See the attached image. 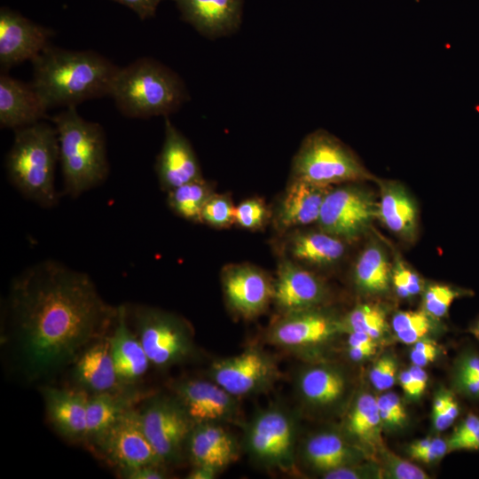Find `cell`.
I'll use <instances>...</instances> for the list:
<instances>
[{
  "label": "cell",
  "mask_w": 479,
  "mask_h": 479,
  "mask_svg": "<svg viewBox=\"0 0 479 479\" xmlns=\"http://www.w3.org/2000/svg\"><path fill=\"white\" fill-rule=\"evenodd\" d=\"M3 306L1 348L11 369L32 384L70 366L89 344L110 333L118 312L87 273L55 260L14 277Z\"/></svg>",
  "instance_id": "6da1fadb"
},
{
  "label": "cell",
  "mask_w": 479,
  "mask_h": 479,
  "mask_svg": "<svg viewBox=\"0 0 479 479\" xmlns=\"http://www.w3.org/2000/svg\"><path fill=\"white\" fill-rule=\"evenodd\" d=\"M32 64V81L46 106L69 107L109 96L119 67L97 51L50 44Z\"/></svg>",
  "instance_id": "7a4b0ae2"
},
{
  "label": "cell",
  "mask_w": 479,
  "mask_h": 479,
  "mask_svg": "<svg viewBox=\"0 0 479 479\" xmlns=\"http://www.w3.org/2000/svg\"><path fill=\"white\" fill-rule=\"evenodd\" d=\"M51 121L57 130L63 192L75 199L108 177L106 133L99 123L82 118L76 106L66 107Z\"/></svg>",
  "instance_id": "3957f363"
},
{
  "label": "cell",
  "mask_w": 479,
  "mask_h": 479,
  "mask_svg": "<svg viewBox=\"0 0 479 479\" xmlns=\"http://www.w3.org/2000/svg\"><path fill=\"white\" fill-rule=\"evenodd\" d=\"M58 163V136L52 123L41 121L14 130L5 170L9 182L26 199L46 208L59 203L60 195L55 186Z\"/></svg>",
  "instance_id": "277c9868"
},
{
  "label": "cell",
  "mask_w": 479,
  "mask_h": 479,
  "mask_svg": "<svg viewBox=\"0 0 479 479\" xmlns=\"http://www.w3.org/2000/svg\"><path fill=\"white\" fill-rule=\"evenodd\" d=\"M109 97L122 115L137 119L169 116L189 99L180 76L148 57L119 68Z\"/></svg>",
  "instance_id": "5b68a950"
},
{
  "label": "cell",
  "mask_w": 479,
  "mask_h": 479,
  "mask_svg": "<svg viewBox=\"0 0 479 479\" xmlns=\"http://www.w3.org/2000/svg\"><path fill=\"white\" fill-rule=\"evenodd\" d=\"M126 305L130 325L151 365L166 370L198 355L192 327L185 318L148 305Z\"/></svg>",
  "instance_id": "8992f818"
},
{
  "label": "cell",
  "mask_w": 479,
  "mask_h": 479,
  "mask_svg": "<svg viewBox=\"0 0 479 479\" xmlns=\"http://www.w3.org/2000/svg\"><path fill=\"white\" fill-rule=\"evenodd\" d=\"M296 420L289 409L271 404L244 425L243 448L255 464L290 474L295 469Z\"/></svg>",
  "instance_id": "52a82bcc"
},
{
  "label": "cell",
  "mask_w": 479,
  "mask_h": 479,
  "mask_svg": "<svg viewBox=\"0 0 479 479\" xmlns=\"http://www.w3.org/2000/svg\"><path fill=\"white\" fill-rule=\"evenodd\" d=\"M293 171L294 177L330 186L371 177L354 153L326 130L305 137L294 156Z\"/></svg>",
  "instance_id": "ba28073f"
},
{
  "label": "cell",
  "mask_w": 479,
  "mask_h": 479,
  "mask_svg": "<svg viewBox=\"0 0 479 479\" xmlns=\"http://www.w3.org/2000/svg\"><path fill=\"white\" fill-rule=\"evenodd\" d=\"M138 413L143 430L163 463L180 464L194 423L177 397L172 393H153L141 402Z\"/></svg>",
  "instance_id": "9c48e42d"
},
{
  "label": "cell",
  "mask_w": 479,
  "mask_h": 479,
  "mask_svg": "<svg viewBox=\"0 0 479 479\" xmlns=\"http://www.w3.org/2000/svg\"><path fill=\"white\" fill-rule=\"evenodd\" d=\"M208 377L236 397L265 393L281 377L277 360L259 346L251 345L237 355L216 359Z\"/></svg>",
  "instance_id": "30bf717a"
},
{
  "label": "cell",
  "mask_w": 479,
  "mask_h": 479,
  "mask_svg": "<svg viewBox=\"0 0 479 479\" xmlns=\"http://www.w3.org/2000/svg\"><path fill=\"white\" fill-rule=\"evenodd\" d=\"M90 447L118 471L166 466L147 439L137 407L119 418Z\"/></svg>",
  "instance_id": "8fae6325"
},
{
  "label": "cell",
  "mask_w": 479,
  "mask_h": 479,
  "mask_svg": "<svg viewBox=\"0 0 479 479\" xmlns=\"http://www.w3.org/2000/svg\"><path fill=\"white\" fill-rule=\"evenodd\" d=\"M169 389L194 425L206 422L243 425L239 397L210 379H178L169 384Z\"/></svg>",
  "instance_id": "7c38bea8"
},
{
  "label": "cell",
  "mask_w": 479,
  "mask_h": 479,
  "mask_svg": "<svg viewBox=\"0 0 479 479\" xmlns=\"http://www.w3.org/2000/svg\"><path fill=\"white\" fill-rule=\"evenodd\" d=\"M378 218V202L368 191L348 185L331 189L323 202L318 224L323 232L352 240Z\"/></svg>",
  "instance_id": "4fadbf2b"
},
{
  "label": "cell",
  "mask_w": 479,
  "mask_h": 479,
  "mask_svg": "<svg viewBox=\"0 0 479 479\" xmlns=\"http://www.w3.org/2000/svg\"><path fill=\"white\" fill-rule=\"evenodd\" d=\"M343 330L342 321L315 308L282 314L266 332V342L287 352L326 342Z\"/></svg>",
  "instance_id": "5bb4252c"
},
{
  "label": "cell",
  "mask_w": 479,
  "mask_h": 479,
  "mask_svg": "<svg viewBox=\"0 0 479 479\" xmlns=\"http://www.w3.org/2000/svg\"><path fill=\"white\" fill-rule=\"evenodd\" d=\"M53 31L6 7L0 11V67L8 72L32 61L51 44Z\"/></svg>",
  "instance_id": "9a60e30c"
},
{
  "label": "cell",
  "mask_w": 479,
  "mask_h": 479,
  "mask_svg": "<svg viewBox=\"0 0 479 479\" xmlns=\"http://www.w3.org/2000/svg\"><path fill=\"white\" fill-rule=\"evenodd\" d=\"M222 283L228 305L246 319L262 313L273 298V284L253 266L235 265L226 269Z\"/></svg>",
  "instance_id": "2e32d148"
},
{
  "label": "cell",
  "mask_w": 479,
  "mask_h": 479,
  "mask_svg": "<svg viewBox=\"0 0 479 479\" xmlns=\"http://www.w3.org/2000/svg\"><path fill=\"white\" fill-rule=\"evenodd\" d=\"M47 418L54 430L72 443H85L90 395L72 388L42 384L39 387Z\"/></svg>",
  "instance_id": "e0dca14e"
},
{
  "label": "cell",
  "mask_w": 479,
  "mask_h": 479,
  "mask_svg": "<svg viewBox=\"0 0 479 479\" xmlns=\"http://www.w3.org/2000/svg\"><path fill=\"white\" fill-rule=\"evenodd\" d=\"M69 367L73 388L89 395L124 386L114 368L108 334L89 344Z\"/></svg>",
  "instance_id": "ac0fdd59"
},
{
  "label": "cell",
  "mask_w": 479,
  "mask_h": 479,
  "mask_svg": "<svg viewBox=\"0 0 479 479\" xmlns=\"http://www.w3.org/2000/svg\"><path fill=\"white\" fill-rule=\"evenodd\" d=\"M240 444L224 424L206 422L192 428L185 454L192 466H207L220 473L240 458Z\"/></svg>",
  "instance_id": "d6986e66"
},
{
  "label": "cell",
  "mask_w": 479,
  "mask_h": 479,
  "mask_svg": "<svg viewBox=\"0 0 479 479\" xmlns=\"http://www.w3.org/2000/svg\"><path fill=\"white\" fill-rule=\"evenodd\" d=\"M165 137L155 169L162 188L169 191L201 178L196 155L185 136L164 117Z\"/></svg>",
  "instance_id": "ffe728a7"
},
{
  "label": "cell",
  "mask_w": 479,
  "mask_h": 479,
  "mask_svg": "<svg viewBox=\"0 0 479 479\" xmlns=\"http://www.w3.org/2000/svg\"><path fill=\"white\" fill-rule=\"evenodd\" d=\"M49 108L31 82L0 75V126L13 130L47 118Z\"/></svg>",
  "instance_id": "44dd1931"
},
{
  "label": "cell",
  "mask_w": 479,
  "mask_h": 479,
  "mask_svg": "<svg viewBox=\"0 0 479 479\" xmlns=\"http://www.w3.org/2000/svg\"><path fill=\"white\" fill-rule=\"evenodd\" d=\"M108 338L120 381L124 385H138L151 364L129 323L126 303L118 306L116 319Z\"/></svg>",
  "instance_id": "7402d4cb"
},
{
  "label": "cell",
  "mask_w": 479,
  "mask_h": 479,
  "mask_svg": "<svg viewBox=\"0 0 479 479\" xmlns=\"http://www.w3.org/2000/svg\"><path fill=\"white\" fill-rule=\"evenodd\" d=\"M182 19L202 35L215 39L235 32L241 21L243 0H173Z\"/></svg>",
  "instance_id": "603a6c76"
},
{
  "label": "cell",
  "mask_w": 479,
  "mask_h": 479,
  "mask_svg": "<svg viewBox=\"0 0 479 479\" xmlns=\"http://www.w3.org/2000/svg\"><path fill=\"white\" fill-rule=\"evenodd\" d=\"M149 395L148 390L138 385H124L112 391L90 395L85 444H93L119 418Z\"/></svg>",
  "instance_id": "cb8c5ba5"
},
{
  "label": "cell",
  "mask_w": 479,
  "mask_h": 479,
  "mask_svg": "<svg viewBox=\"0 0 479 479\" xmlns=\"http://www.w3.org/2000/svg\"><path fill=\"white\" fill-rule=\"evenodd\" d=\"M324 296V287L312 273L290 262L280 264L272 301L282 314L313 309Z\"/></svg>",
  "instance_id": "d4e9b609"
},
{
  "label": "cell",
  "mask_w": 479,
  "mask_h": 479,
  "mask_svg": "<svg viewBox=\"0 0 479 479\" xmlns=\"http://www.w3.org/2000/svg\"><path fill=\"white\" fill-rule=\"evenodd\" d=\"M331 189L330 185L294 177L280 204L279 224L291 228L318 221L325 198Z\"/></svg>",
  "instance_id": "484cf974"
},
{
  "label": "cell",
  "mask_w": 479,
  "mask_h": 479,
  "mask_svg": "<svg viewBox=\"0 0 479 479\" xmlns=\"http://www.w3.org/2000/svg\"><path fill=\"white\" fill-rule=\"evenodd\" d=\"M360 454L357 448L333 431L310 436L302 448L303 460L323 475L355 464Z\"/></svg>",
  "instance_id": "4316f807"
},
{
  "label": "cell",
  "mask_w": 479,
  "mask_h": 479,
  "mask_svg": "<svg viewBox=\"0 0 479 479\" xmlns=\"http://www.w3.org/2000/svg\"><path fill=\"white\" fill-rule=\"evenodd\" d=\"M296 388L304 403L316 407H326L342 399L346 391L347 381L335 367L316 365L300 372Z\"/></svg>",
  "instance_id": "83f0119b"
},
{
  "label": "cell",
  "mask_w": 479,
  "mask_h": 479,
  "mask_svg": "<svg viewBox=\"0 0 479 479\" xmlns=\"http://www.w3.org/2000/svg\"><path fill=\"white\" fill-rule=\"evenodd\" d=\"M378 218L390 231L406 240L413 238L417 208L404 187L397 182H381Z\"/></svg>",
  "instance_id": "f1b7e54d"
},
{
  "label": "cell",
  "mask_w": 479,
  "mask_h": 479,
  "mask_svg": "<svg viewBox=\"0 0 479 479\" xmlns=\"http://www.w3.org/2000/svg\"><path fill=\"white\" fill-rule=\"evenodd\" d=\"M291 252L299 260L312 264L327 265L342 256L344 245L338 237L325 232L304 233L293 239Z\"/></svg>",
  "instance_id": "f546056e"
},
{
  "label": "cell",
  "mask_w": 479,
  "mask_h": 479,
  "mask_svg": "<svg viewBox=\"0 0 479 479\" xmlns=\"http://www.w3.org/2000/svg\"><path fill=\"white\" fill-rule=\"evenodd\" d=\"M391 277V267L382 249L377 245L367 247L356 264L357 286L370 293H381L388 289Z\"/></svg>",
  "instance_id": "4dcf8cb0"
},
{
  "label": "cell",
  "mask_w": 479,
  "mask_h": 479,
  "mask_svg": "<svg viewBox=\"0 0 479 479\" xmlns=\"http://www.w3.org/2000/svg\"><path fill=\"white\" fill-rule=\"evenodd\" d=\"M381 421L376 398L370 394H362L348 415L346 429L358 441L375 444L379 441Z\"/></svg>",
  "instance_id": "1f68e13d"
},
{
  "label": "cell",
  "mask_w": 479,
  "mask_h": 479,
  "mask_svg": "<svg viewBox=\"0 0 479 479\" xmlns=\"http://www.w3.org/2000/svg\"><path fill=\"white\" fill-rule=\"evenodd\" d=\"M209 197L208 185L200 178L169 190L168 202L173 211L183 218L199 221Z\"/></svg>",
  "instance_id": "d6a6232c"
},
{
  "label": "cell",
  "mask_w": 479,
  "mask_h": 479,
  "mask_svg": "<svg viewBox=\"0 0 479 479\" xmlns=\"http://www.w3.org/2000/svg\"><path fill=\"white\" fill-rule=\"evenodd\" d=\"M343 330L364 333L377 339L383 334L387 323L383 310L375 305L357 306L342 321Z\"/></svg>",
  "instance_id": "836d02e7"
},
{
  "label": "cell",
  "mask_w": 479,
  "mask_h": 479,
  "mask_svg": "<svg viewBox=\"0 0 479 479\" xmlns=\"http://www.w3.org/2000/svg\"><path fill=\"white\" fill-rule=\"evenodd\" d=\"M392 327L398 339L406 344L415 343L430 330L428 316L424 311H399L393 317Z\"/></svg>",
  "instance_id": "e575fe53"
},
{
  "label": "cell",
  "mask_w": 479,
  "mask_h": 479,
  "mask_svg": "<svg viewBox=\"0 0 479 479\" xmlns=\"http://www.w3.org/2000/svg\"><path fill=\"white\" fill-rule=\"evenodd\" d=\"M459 296L457 290L446 285H432L424 295V306L430 315L441 318L444 316L452 302Z\"/></svg>",
  "instance_id": "d590c367"
},
{
  "label": "cell",
  "mask_w": 479,
  "mask_h": 479,
  "mask_svg": "<svg viewBox=\"0 0 479 479\" xmlns=\"http://www.w3.org/2000/svg\"><path fill=\"white\" fill-rule=\"evenodd\" d=\"M234 209L226 198L210 195L203 207L201 220L211 225L224 226L234 220Z\"/></svg>",
  "instance_id": "8d00e7d4"
},
{
  "label": "cell",
  "mask_w": 479,
  "mask_h": 479,
  "mask_svg": "<svg viewBox=\"0 0 479 479\" xmlns=\"http://www.w3.org/2000/svg\"><path fill=\"white\" fill-rule=\"evenodd\" d=\"M391 279L396 292L403 298L417 294L421 290L419 276L400 261L397 262L392 271Z\"/></svg>",
  "instance_id": "74e56055"
},
{
  "label": "cell",
  "mask_w": 479,
  "mask_h": 479,
  "mask_svg": "<svg viewBox=\"0 0 479 479\" xmlns=\"http://www.w3.org/2000/svg\"><path fill=\"white\" fill-rule=\"evenodd\" d=\"M382 475L397 479H427L428 475L419 467L402 459L394 453L387 452Z\"/></svg>",
  "instance_id": "f35d334b"
},
{
  "label": "cell",
  "mask_w": 479,
  "mask_h": 479,
  "mask_svg": "<svg viewBox=\"0 0 479 479\" xmlns=\"http://www.w3.org/2000/svg\"><path fill=\"white\" fill-rule=\"evenodd\" d=\"M266 217V208L258 200H248L234 209V221L244 228L260 226Z\"/></svg>",
  "instance_id": "ab89813d"
},
{
  "label": "cell",
  "mask_w": 479,
  "mask_h": 479,
  "mask_svg": "<svg viewBox=\"0 0 479 479\" xmlns=\"http://www.w3.org/2000/svg\"><path fill=\"white\" fill-rule=\"evenodd\" d=\"M397 365L396 360L390 356L379 358L370 372V380L379 390L391 388L396 381Z\"/></svg>",
  "instance_id": "60d3db41"
},
{
  "label": "cell",
  "mask_w": 479,
  "mask_h": 479,
  "mask_svg": "<svg viewBox=\"0 0 479 479\" xmlns=\"http://www.w3.org/2000/svg\"><path fill=\"white\" fill-rule=\"evenodd\" d=\"M382 471L375 465L351 464L323 475L326 479L381 478Z\"/></svg>",
  "instance_id": "b9f144b4"
},
{
  "label": "cell",
  "mask_w": 479,
  "mask_h": 479,
  "mask_svg": "<svg viewBox=\"0 0 479 479\" xmlns=\"http://www.w3.org/2000/svg\"><path fill=\"white\" fill-rule=\"evenodd\" d=\"M166 467V466L160 465H144L120 470L118 475L124 479H165L169 477L165 470Z\"/></svg>",
  "instance_id": "7bdbcfd3"
},
{
  "label": "cell",
  "mask_w": 479,
  "mask_h": 479,
  "mask_svg": "<svg viewBox=\"0 0 479 479\" xmlns=\"http://www.w3.org/2000/svg\"><path fill=\"white\" fill-rule=\"evenodd\" d=\"M447 450V442H445L442 438L437 437L432 439L431 444L428 448L411 453V456L414 459L429 463L441 459L445 454Z\"/></svg>",
  "instance_id": "ee69618b"
},
{
  "label": "cell",
  "mask_w": 479,
  "mask_h": 479,
  "mask_svg": "<svg viewBox=\"0 0 479 479\" xmlns=\"http://www.w3.org/2000/svg\"><path fill=\"white\" fill-rule=\"evenodd\" d=\"M134 11L140 19L153 17L161 0H114Z\"/></svg>",
  "instance_id": "f6af8a7d"
},
{
  "label": "cell",
  "mask_w": 479,
  "mask_h": 479,
  "mask_svg": "<svg viewBox=\"0 0 479 479\" xmlns=\"http://www.w3.org/2000/svg\"><path fill=\"white\" fill-rule=\"evenodd\" d=\"M376 399L391 412L398 421L399 426L403 425L406 420V412L397 395L389 392L380 396Z\"/></svg>",
  "instance_id": "bcb514c9"
},
{
  "label": "cell",
  "mask_w": 479,
  "mask_h": 479,
  "mask_svg": "<svg viewBox=\"0 0 479 479\" xmlns=\"http://www.w3.org/2000/svg\"><path fill=\"white\" fill-rule=\"evenodd\" d=\"M479 428V418L475 414H469L462 423L455 429L447 443L465 438Z\"/></svg>",
  "instance_id": "7dc6e473"
},
{
  "label": "cell",
  "mask_w": 479,
  "mask_h": 479,
  "mask_svg": "<svg viewBox=\"0 0 479 479\" xmlns=\"http://www.w3.org/2000/svg\"><path fill=\"white\" fill-rule=\"evenodd\" d=\"M447 444L449 451L479 450V428L472 435Z\"/></svg>",
  "instance_id": "c3c4849f"
},
{
  "label": "cell",
  "mask_w": 479,
  "mask_h": 479,
  "mask_svg": "<svg viewBox=\"0 0 479 479\" xmlns=\"http://www.w3.org/2000/svg\"><path fill=\"white\" fill-rule=\"evenodd\" d=\"M437 350H420L412 348L410 357L413 365L424 367L435 361Z\"/></svg>",
  "instance_id": "681fc988"
},
{
  "label": "cell",
  "mask_w": 479,
  "mask_h": 479,
  "mask_svg": "<svg viewBox=\"0 0 479 479\" xmlns=\"http://www.w3.org/2000/svg\"><path fill=\"white\" fill-rule=\"evenodd\" d=\"M459 374L479 380V357L469 356L464 358L460 363Z\"/></svg>",
  "instance_id": "f907efd6"
},
{
  "label": "cell",
  "mask_w": 479,
  "mask_h": 479,
  "mask_svg": "<svg viewBox=\"0 0 479 479\" xmlns=\"http://www.w3.org/2000/svg\"><path fill=\"white\" fill-rule=\"evenodd\" d=\"M409 371L415 385L416 395L420 397L427 387L428 373L423 370V367L415 365H412Z\"/></svg>",
  "instance_id": "816d5d0a"
},
{
  "label": "cell",
  "mask_w": 479,
  "mask_h": 479,
  "mask_svg": "<svg viewBox=\"0 0 479 479\" xmlns=\"http://www.w3.org/2000/svg\"><path fill=\"white\" fill-rule=\"evenodd\" d=\"M349 347L373 348L376 347L375 339L370 335L359 333L349 332L348 339Z\"/></svg>",
  "instance_id": "f5cc1de1"
},
{
  "label": "cell",
  "mask_w": 479,
  "mask_h": 479,
  "mask_svg": "<svg viewBox=\"0 0 479 479\" xmlns=\"http://www.w3.org/2000/svg\"><path fill=\"white\" fill-rule=\"evenodd\" d=\"M220 472L213 467L207 466H192L188 473V479H214L218 476Z\"/></svg>",
  "instance_id": "db71d44e"
},
{
  "label": "cell",
  "mask_w": 479,
  "mask_h": 479,
  "mask_svg": "<svg viewBox=\"0 0 479 479\" xmlns=\"http://www.w3.org/2000/svg\"><path fill=\"white\" fill-rule=\"evenodd\" d=\"M399 383L407 395L417 397L415 385L409 370L401 372L399 374Z\"/></svg>",
  "instance_id": "11a10c76"
},
{
  "label": "cell",
  "mask_w": 479,
  "mask_h": 479,
  "mask_svg": "<svg viewBox=\"0 0 479 479\" xmlns=\"http://www.w3.org/2000/svg\"><path fill=\"white\" fill-rule=\"evenodd\" d=\"M376 351V347L373 348H360V347H349L348 352L350 359L354 361H360L366 357L373 356Z\"/></svg>",
  "instance_id": "9f6ffc18"
},
{
  "label": "cell",
  "mask_w": 479,
  "mask_h": 479,
  "mask_svg": "<svg viewBox=\"0 0 479 479\" xmlns=\"http://www.w3.org/2000/svg\"><path fill=\"white\" fill-rule=\"evenodd\" d=\"M431 438H424L414 442L409 447L410 454L428 448L431 444Z\"/></svg>",
  "instance_id": "6f0895ef"
},
{
  "label": "cell",
  "mask_w": 479,
  "mask_h": 479,
  "mask_svg": "<svg viewBox=\"0 0 479 479\" xmlns=\"http://www.w3.org/2000/svg\"><path fill=\"white\" fill-rule=\"evenodd\" d=\"M473 333L476 336V338L479 340V322L475 326Z\"/></svg>",
  "instance_id": "680465c9"
}]
</instances>
